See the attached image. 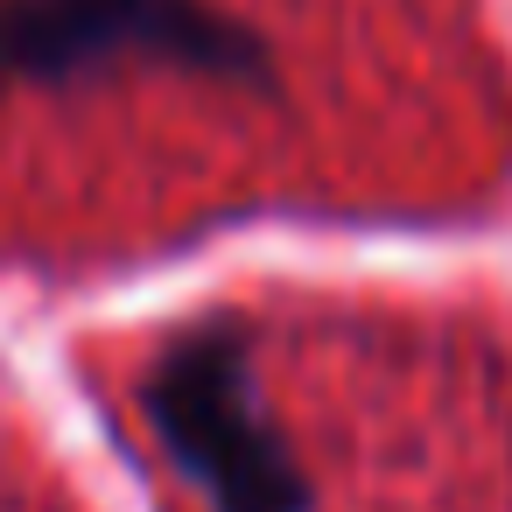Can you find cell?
Listing matches in <instances>:
<instances>
[{
	"label": "cell",
	"mask_w": 512,
	"mask_h": 512,
	"mask_svg": "<svg viewBox=\"0 0 512 512\" xmlns=\"http://www.w3.org/2000/svg\"><path fill=\"white\" fill-rule=\"evenodd\" d=\"M134 78L274 85L260 36L211 0H0V99H78Z\"/></svg>",
	"instance_id": "cell-1"
}]
</instances>
